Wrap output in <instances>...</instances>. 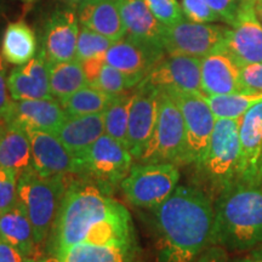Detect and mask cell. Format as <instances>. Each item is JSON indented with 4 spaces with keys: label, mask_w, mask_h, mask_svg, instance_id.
Listing matches in <instances>:
<instances>
[{
    "label": "cell",
    "mask_w": 262,
    "mask_h": 262,
    "mask_svg": "<svg viewBox=\"0 0 262 262\" xmlns=\"http://www.w3.org/2000/svg\"><path fill=\"white\" fill-rule=\"evenodd\" d=\"M157 262H193L212 245L215 210L211 198L194 186H178L157 206Z\"/></svg>",
    "instance_id": "6da1fadb"
},
{
    "label": "cell",
    "mask_w": 262,
    "mask_h": 262,
    "mask_svg": "<svg viewBox=\"0 0 262 262\" xmlns=\"http://www.w3.org/2000/svg\"><path fill=\"white\" fill-rule=\"evenodd\" d=\"M212 245L247 251L262 245V185L237 181L214 205Z\"/></svg>",
    "instance_id": "7a4b0ae2"
},
{
    "label": "cell",
    "mask_w": 262,
    "mask_h": 262,
    "mask_svg": "<svg viewBox=\"0 0 262 262\" xmlns=\"http://www.w3.org/2000/svg\"><path fill=\"white\" fill-rule=\"evenodd\" d=\"M123 204L104 194L89 182H72L62 199L50 234V255L60 254L72 245L84 242L88 232Z\"/></svg>",
    "instance_id": "3957f363"
},
{
    "label": "cell",
    "mask_w": 262,
    "mask_h": 262,
    "mask_svg": "<svg viewBox=\"0 0 262 262\" xmlns=\"http://www.w3.org/2000/svg\"><path fill=\"white\" fill-rule=\"evenodd\" d=\"M241 119H216L208 148L196 164L199 176L208 187V194L215 201L221 193L238 181L241 163L239 143Z\"/></svg>",
    "instance_id": "277c9868"
},
{
    "label": "cell",
    "mask_w": 262,
    "mask_h": 262,
    "mask_svg": "<svg viewBox=\"0 0 262 262\" xmlns=\"http://www.w3.org/2000/svg\"><path fill=\"white\" fill-rule=\"evenodd\" d=\"M66 176H42L32 166L19 175L18 203L31 221L37 244L51 234L68 185Z\"/></svg>",
    "instance_id": "5b68a950"
},
{
    "label": "cell",
    "mask_w": 262,
    "mask_h": 262,
    "mask_svg": "<svg viewBox=\"0 0 262 262\" xmlns=\"http://www.w3.org/2000/svg\"><path fill=\"white\" fill-rule=\"evenodd\" d=\"M140 162L188 164L185 120L178 103L165 91L159 90L156 127Z\"/></svg>",
    "instance_id": "8992f818"
},
{
    "label": "cell",
    "mask_w": 262,
    "mask_h": 262,
    "mask_svg": "<svg viewBox=\"0 0 262 262\" xmlns=\"http://www.w3.org/2000/svg\"><path fill=\"white\" fill-rule=\"evenodd\" d=\"M180 181L179 166L171 163H140L133 165L120 183L131 204L156 209L169 198Z\"/></svg>",
    "instance_id": "52a82bcc"
},
{
    "label": "cell",
    "mask_w": 262,
    "mask_h": 262,
    "mask_svg": "<svg viewBox=\"0 0 262 262\" xmlns=\"http://www.w3.org/2000/svg\"><path fill=\"white\" fill-rule=\"evenodd\" d=\"M228 28L212 24L182 21L165 26L163 47L168 55L203 58L225 47Z\"/></svg>",
    "instance_id": "ba28073f"
},
{
    "label": "cell",
    "mask_w": 262,
    "mask_h": 262,
    "mask_svg": "<svg viewBox=\"0 0 262 262\" xmlns=\"http://www.w3.org/2000/svg\"><path fill=\"white\" fill-rule=\"evenodd\" d=\"M181 111L186 126L188 164H198L204 157L216 118L205 100V95L186 91H165Z\"/></svg>",
    "instance_id": "9c48e42d"
},
{
    "label": "cell",
    "mask_w": 262,
    "mask_h": 262,
    "mask_svg": "<svg viewBox=\"0 0 262 262\" xmlns=\"http://www.w3.org/2000/svg\"><path fill=\"white\" fill-rule=\"evenodd\" d=\"M133 156L123 143L103 134L81 159L83 172L102 187L122 183L133 168Z\"/></svg>",
    "instance_id": "30bf717a"
},
{
    "label": "cell",
    "mask_w": 262,
    "mask_h": 262,
    "mask_svg": "<svg viewBox=\"0 0 262 262\" xmlns=\"http://www.w3.org/2000/svg\"><path fill=\"white\" fill-rule=\"evenodd\" d=\"M239 66L262 63V25L255 12L254 0H241L237 18L228 28L225 47Z\"/></svg>",
    "instance_id": "8fae6325"
},
{
    "label": "cell",
    "mask_w": 262,
    "mask_h": 262,
    "mask_svg": "<svg viewBox=\"0 0 262 262\" xmlns=\"http://www.w3.org/2000/svg\"><path fill=\"white\" fill-rule=\"evenodd\" d=\"M159 90L140 83L134 93L127 125L126 148L134 159L140 160L148 146L158 117Z\"/></svg>",
    "instance_id": "7c38bea8"
},
{
    "label": "cell",
    "mask_w": 262,
    "mask_h": 262,
    "mask_svg": "<svg viewBox=\"0 0 262 262\" xmlns=\"http://www.w3.org/2000/svg\"><path fill=\"white\" fill-rule=\"evenodd\" d=\"M32 147V165L42 176H66L83 172V163L66 148L52 133L25 129Z\"/></svg>",
    "instance_id": "4fadbf2b"
},
{
    "label": "cell",
    "mask_w": 262,
    "mask_h": 262,
    "mask_svg": "<svg viewBox=\"0 0 262 262\" xmlns=\"http://www.w3.org/2000/svg\"><path fill=\"white\" fill-rule=\"evenodd\" d=\"M141 83L148 84L160 91L204 94L202 88L201 58L183 55L164 56Z\"/></svg>",
    "instance_id": "5bb4252c"
},
{
    "label": "cell",
    "mask_w": 262,
    "mask_h": 262,
    "mask_svg": "<svg viewBox=\"0 0 262 262\" xmlns=\"http://www.w3.org/2000/svg\"><path fill=\"white\" fill-rule=\"evenodd\" d=\"M163 49L153 48L149 45L124 37L114 41L106 52V63L120 71L129 79L131 85L137 86L153 67L164 57Z\"/></svg>",
    "instance_id": "9a60e30c"
},
{
    "label": "cell",
    "mask_w": 262,
    "mask_h": 262,
    "mask_svg": "<svg viewBox=\"0 0 262 262\" xmlns=\"http://www.w3.org/2000/svg\"><path fill=\"white\" fill-rule=\"evenodd\" d=\"M79 28L77 11L73 9H57L49 16L41 48L49 63L75 60Z\"/></svg>",
    "instance_id": "2e32d148"
},
{
    "label": "cell",
    "mask_w": 262,
    "mask_h": 262,
    "mask_svg": "<svg viewBox=\"0 0 262 262\" xmlns=\"http://www.w3.org/2000/svg\"><path fill=\"white\" fill-rule=\"evenodd\" d=\"M241 163L238 181L260 183L262 160V101L255 103L241 118L239 123Z\"/></svg>",
    "instance_id": "e0dca14e"
},
{
    "label": "cell",
    "mask_w": 262,
    "mask_h": 262,
    "mask_svg": "<svg viewBox=\"0 0 262 262\" xmlns=\"http://www.w3.org/2000/svg\"><path fill=\"white\" fill-rule=\"evenodd\" d=\"M8 86L14 101L52 98L50 70L45 52L40 50L27 63L14 68L8 77Z\"/></svg>",
    "instance_id": "ac0fdd59"
},
{
    "label": "cell",
    "mask_w": 262,
    "mask_h": 262,
    "mask_svg": "<svg viewBox=\"0 0 262 262\" xmlns=\"http://www.w3.org/2000/svg\"><path fill=\"white\" fill-rule=\"evenodd\" d=\"M201 73L203 93L206 96L243 93L241 66L225 48L201 58Z\"/></svg>",
    "instance_id": "d6986e66"
},
{
    "label": "cell",
    "mask_w": 262,
    "mask_h": 262,
    "mask_svg": "<svg viewBox=\"0 0 262 262\" xmlns=\"http://www.w3.org/2000/svg\"><path fill=\"white\" fill-rule=\"evenodd\" d=\"M67 118L60 101L54 98L14 101L5 123L17 124L24 129L55 134Z\"/></svg>",
    "instance_id": "ffe728a7"
},
{
    "label": "cell",
    "mask_w": 262,
    "mask_h": 262,
    "mask_svg": "<svg viewBox=\"0 0 262 262\" xmlns=\"http://www.w3.org/2000/svg\"><path fill=\"white\" fill-rule=\"evenodd\" d=\"M116 3L126 29V37L164 50L165 26L156 18L145 0H116Z\"/></svg>",
    "instance_id": "44dd1931"
},
{
    "label": "cell",
    "mask_w": 262,
    "mask_h": 262,
    "mask_svg": "<svg viewBox=\"0 0 262 262\" xmlns=\"http://www.w3.org/2000/svg\"><path fill=\"white\" fill-rule=\"evenodd\" d=\"M103 134L104 112L86 116H67L55 135L75 158L81 160Z\"/></svg>",
    "instance_id": "7402d4cb"
},
{
    "label": "cell",
    "mask_w": 262,
    "mask_h": 262,
    "mask_svg": "<svg viewBox=\"0 0 262 262\" xmlns=\"http://www.w3.org/2000/svg\"><path fill=\"white\" fill-rule=\"evenodd\" d=\"M77 15L80 25L104 35L113 42L126 37V29L116 0H91L78 6Z\"/></svg>",
    "instance_id": "603a6c76"
},
{
    "label": "cell",
    "mask_w": 262,
    "mask_h": 262,
    "mask_svg": "<svg viewBox=\"0 0 262 262\" xmlns=\"http://www.w3.org/2000/svg\"><path fill=\"white\" fill-rule=\"evenodd\" d=\"M0 239L17 249L26 258L39 256L32 224L18 202L14 208L0 214Z\"/></svg>",
    "instance_id": "cb8c5ba5"
},
{
    "label": "cell",
    "mask_w": 262,
    "mask_h": 262,
    "mask_svg": "<svg viewBox=\"0 0 262 262\" xmlns=\"http://www.w3.org/2000/svg\"><path fill=\"white\" fill-rule=\"evenodd\" d=\"M136 243L93 244L81 242L57 254L60 262H134Z\"/></svg>",
    "instance_id": "d4e9b609"
},
{
    "label": "cell",
    "mask_w": 262,
    "mask_h": 262,
    "mask_svg": "<svg viewBox=\"0 0 262 262\" xmlns=\"http://www.w3.org/2000/svg\"><path fill=\"white\" fill-rule=\"evenodd\" d=\"M0 166L18 175L32 166V147L28 134L17 124H8L0 140Z\"/></svg>",
    "instance_id": "484cf974"
},
{
    "label": "cell",
    "mask_w": 262,
    "mask_h": 262,
    "mask_svg": "<svg viewBox=\"0 0 262 262\" xmlns=\"http://www.w3.org/2000/svg\"><path fill=\"white\" fill-rule=\"evenodd\" d=\"M0 51L8 63L16 66L27 63L38 51L35 33L25 21L11 22L6 26L3 34Z\"/></svg>",
    "instance_id": "4316f807"
},
{
    "label": "cell",
    "mask_w": 262,
    "mask_h": 262,
    "mask_svg": "<svg viewBox=\"0 0 262 262\" xmlns=\"http://www.w3.org/2000/svg\"><path fill=\"white\" fill-rule=\"evenodd\" d=\"M49 70L52 97H56L60 102L70 97L75 91L89 85L81 62L77 60L49 63Z\"/></svg>",
    "instance_id": "83f0119b"
},
{
    "label": "cell",
    "mask_w": 262,
    "mask_h": 262,
    "mask_svg": "<svg viewBox=\"0 0 262 262\" xmlns=\"http://www.w3.org/2000/svg\"><path fill=\"white\" fill-rule=\"evenodd\" d=\"M113 95L86 85L60 102L67 116H86L103 113L114 100Z\"/></svg>",
    "instance_id": "f1b7e54d"
},
{
    "label": "cell",
    "mask_w": 262,
    "mask_h": 262,
    "mask_svg": "<svg viewBox=\"0 0 262 262\" xmlns=\"http://www.w3.org/2000/svg\"><path fill=\"white\" fill-rule=\"evenodd\" d=\"M205 100L216 119H241L249 108L262 101V93L205 95Z\"/></svg>",
    "instance_id": "f546056e"
},
{
    "label": "cell",
    "mask_w": 262,
    "mask_h": 262,
    "mask_svg": "<svg viewBox=\"0 0 262 262\" xmlns=\"http://www.w3.org/2000/svg\"><path fill=\"white\" fill-rule=\"evenodd\" d=\"M133 100L134 93L117 95L112 103L104 111V134L119 141L125 147L130 107Z\"/></svg>",
    "instance_id": "4dcf8cb0"
},
{
    "label": "cell",
    "mask_w": 262,
    "mask_h": 262,
    "mask_svg": "<svg viewBox=\"0 0 262 262\" xmlns=\"http://www.w3.org/2000/svg\"><path fill=\"white\" fill-rule=\"evenodd\" d=\"M112 44L113 41L111 39L81 25L79 35H78L75 60L83 62L88 58L97 56V55L106 54L108 49L112 47Z\"/></svg>",
    "instance_id": "1f68e13d"
},
{
    "label": "cell",
    "mask_w": 262,
    "mask_h": 262,
    "mask_svg": "<svg viewBox=\"0 0 262 262\" xmlns=\"http://www.w3.org/2000/svg\"><path fill=\"white\" fill-rule=\"evenodd\" d=\"M91 86L97 88L98 90L103 91V93L117 96V95L124 94L126 90L131 89L133 85L122 72L106 63L103 66L100 75H98L97 80Z\"/></svg>",
    "instance_id": "d6a6232c"
},
{
    "label": "cell",
    "mask_w": 262,
    "mask_h": 262,
    "mask_svg": "<svg viewBox=\"0 0 262 262\" xmlns=\"http://www.w3.org/2000/svg\"><path fill=\"white\" fill-rule=\"evenodd\" d=\"M18 175L0 166V214L10 210L18 202Z\"/></svg>",
    "instance_id": "836d02e7"
},
{
    "label": "cell",
    "mask_w": 262,
    "mask_h": 262,
    "mask_svg": "<svg viewBox=\"0 0 262 262\" xmlns=\"http://www.w3.org/2000/svg\"><path fill=\"white\" fill-rule=\"evenodd\" d=\"M152 14L160 24L172 26L183 19L182 6L178 0H145Z\"/></svg>",
    "instance_id": "e575fe53"
},
{
    "label": "cell",
    "mask_w": 262,
    "mask_h": 262,
    "mask_svg": "<svg viewBox=\"0 0 262 262\" xmlns=\"http://www.w3.org/2000/svg\"><path fill=\"white\" fill-rule=\"evenodd\" d=\"M183 14L192 22L198 24H212L221 21L220 16L209 6L204 0H181Z\"/></svg>",
    "instance_id": "d590c367"
},
{
    "label": "cell",
    "mask_w": 262,
    "mask_h": 262,
    "mask_svg": "<svg viewBox=\"0 0 262 262\" xmlns=\"http://www.w3.org/2000/svg\"><path fill=\"white\" fill-rule=\"evenodd\" d=\"M241 83L243 93H262V63L241 66Z\"/></svg>",
    "instance_id": "8d00e7d4"
},
{
    "label": "cell",
    "mask_w": 262,
    "mask_h": 262,
    "mask_svg": "<svg viewBox=\"0 0 262 262\" xmlns=\"http://www.w3.org/2000/svg\"><path fill=\"white\" fill-rule=\"evenodd\" d=\"M204 2L220 16L221 21H224L231 27L234 25L239 2L237 0H204Z\"/></svg>",
    "instance_id": "74e56055"
},
{
    "label": "cell",
    "mask_w": 262,
    "mask_h": 262,
    "mask_svg": "<svg viewBox=\"0 0 262 262\" xmlns=\"http://www.w3.org/2000/svg\"><path fill=\"white\" fill-rule=\"evenodd\" d=\"M12 103L14 100L10 96L8 78H6V61L0 51V119L4 122L11 111Z\"/></svg>",
    "instance_id": "f35d334b"
},
{
    "label": "cell",
    "mask_w": 262,
    "mask_h": 262,
    "mask_svg": "<svg viewBox=\"0 0 262 262\" xmlns=\"http://www.w3.org/2000/svg\"><path fill=\"white\" fill-rule=\"evenodd\" d=\"M104 64H106V54L97 55V56L88 58V60L81 62L88 84L93 85L97 80Z\"/></svg>",
    "instance_id": "ab89813d"
},
{
    "label": "cell",
    "mask_w": 262,
    "mask_h": 262,
    "mask_svg": "<svg viewBox=\"0 0 262 262\" xmlns=\"http://www.w3.org/2000/svg\"><path fill=\"white\" fill-rule=\"evenodd\" d=\"M193 262H228L227 249L221 245H210Z\"/></svg>",
    "instance_id": "60d3db41"
},
{
    "label": "cell",
    "mask_w": 262,
    "mask_h": 262,
    "mask_svg": "<svg viewBox=\"0 0 262 262\" xmlns=\"http://www.w3.org/2000/svg\"><path fill=\"white\" fill-rule=\"evenodd\" d=\"M26 257L17 249L0 239V262H25Z\"/></svg>",
    "instance_id": "b9f144b4"
},
{
    "label": "cell",
    "mask_w": 262,
    "mask_h": 262,
    "mask_svg": "<svg viewBox=\"0 0 262 262\" xmlns=\"http://www.w3.org/2000/svg\"><path fill=\"white\" fill-rule=\"evenodd\" d=\"M234 262H262V245L249 250L247 255L235 258Z\"/></svg>",
    "instance_id": "7bdbcfd3"
},
{
    "label": "cell",
    "mask_w": 262,
    "mask_h": 262,
    "mask_svg": "<svg viewBox=\"0 0 262 262\" xmlns=\"http://www.w3.org/2000/svg\"><path fill=\"white\" fill-rule=\"evenodd\" d=\"M25 262H60V260H58V257L55 256V255H50V256H44V257H40V256L29 257V258H26Z\"/></svg>",
    "instance_id": "ee69618b"
},
{
    "label": "cell",
    "mask_w": 262,
    "mask_h": 262,
    "mask_svg": "<svg viewBox=\"0 0 262 262\" xmlns=\"http://www.w3.org/2000/svg\"><path fill=\"white\" fill-rule=\"evenodd\" d=\"M254 4H255V12H256L258 21H260L262 25V0H254Z\"/></svg>",
    "instance_id": "f6af8a7d"
},
{
    "label": "cell",
    "mask_w": 262,
    "mask_h": 262,
    "mask_svg": "<svg viewBox=\"0 0 262 262\" xmlns=\"http://www.w3.org/2000/svg\"><path fill=\"white\" fill-rule=\"evenodd\" d=\"M62 2H64L66 4L73 6V8H74V6H75V8H78V6L83 5L88 2H91V0H62Z\"/></svg>",
    "instance_id": "bcb514c9"
},
{
    "label": "cell",
    "mask_w": 262,
    "mask_h": 262,
    "mask_svg": "<svg viewBox=\"0 0 262 262\" xmlns=\"http://www.w3.org/2000/svg\"><path fill=\"white\" fill-rule=\"evenodd\" d=\"M6 129V123L3 119H0V140H2L3 135H4Z\"/></svg>",
    "instance_id": "7dc6e473"
},
{
    "label": "cell",
    "mask_w": 262,
    "mask_h": 262,
    "mask_svg": "<svg viewBox=\"0 0 262 262\" xmlns=\"http://www.w3.org/2000/svg\"><path fill=\"white\" fill-rule=\"evenodd\" d=\"M258 179H260V183L262 185V160H261V166H260V172H258Z\"/></svg>",
    "instance_id": "c3c4849f"
},
{
    "label": "cell",
    "mask_w": 262,
    "mask_h": 262,
    "mask_svg": "<svg viewBox=\"0 0 262 262\" xmlns=\"http://www.w3.org/2000/svg\"><path fill=\"white\" fill-rule=\"evenodd\" d=\"M21 2H25V3H33V2H35V0H21Z\"/></svg>",
    "instance_id": "681fc988"
}]
</instances>
